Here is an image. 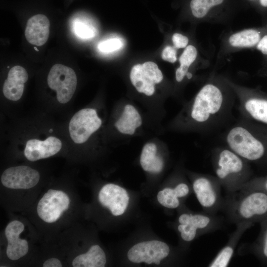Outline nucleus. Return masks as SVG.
Returning <instances> with one entry per match:
<instances>
[{
	"instance_id": "f257e3e1",
	"label": "nucleus",
	"mask_w": 267,
	"mask_h": 267,
	"mask_svg": "<svg viewBox=\"0 0 267 267\" xmlns=\"http://www.w3.org/2000/svg\"><path fill=\"white\" fill-rule=\"evenodd\" d=\"M235 94L227 81L224 84L210 81L199 90L190 106V122L204 134L223 126L232 116Z\"/></svg>"
},
{
	"instance_id": "f03ea898",
	"label": "nucleus",
	"mask_w": 267,
	"mask_h": 267,
	"mask_svg": "<svg viewBox=\"0 0 267 267\" xmlns=\"http://www.w3.org/2000/svg\"><path fill=\"white\" fill-rule=\"evenodd\" d=\"M211 160L215 176L228 194L239 191L250 179L248 161L226 146L214 148Z\"/></svg>"
},
{
	"instance_id": "7ed1b4c3",
	"label": "nucleus",
	"mask_w": 267,
	"mask_h": 267,
	"mask_svg": "<svg viewBox=\"0 0 267 267\" xmlns=\"http://www.w3.org/2000/svg\"><path fill=\"white\" fill-rule=\"evenodd\" d=\"M222 211L229 222L253 223L267 219V193L259 189H241L228 194Z\"/></svg>"
},
{
	"instance_id": "20e7f679",
	"label": "nucleus",
	"mask_w": 267,
	"mask_h": 267,
	"mask_svg": "<svg viewBox=\"0 0 267 267\" xmlns=\"http://www.w3.org/2000/svg\"><path fill=\"white\" fill-rule=\"evenodd\" d=\"M224 139L228 148L248 162L258 161L267 152L266 144L243 118L228 129Z\"/></svg>"
},
{
	"instance_id": "39448f33",
	"label": "nucleus",
	"mask_w": 267,
	"mask_h": 267,
	"mask_svg": "<svg viewBox=\"0 0 267 267\" xmlns=\"http://www.w3.org/2000/svg\"><path fill=\"white\" fill-rule=\"evenodd\" d=\"M219 180L216 176L208 174L196 175L192 181V188L204 212L216 215L222 210L224 198L222 197Z\"/></svg>"
},
{
	"instance_id": "423d86ee",
	"label": "nucleus",
	"mask_w": 267,
	"mask_h": 267,
	"mask_svg": "<svg viewBox=\"0 0 267 267\" xmlns=\"http://www.w3.org/2000/svg\"><path fill=\"white\" fill-rule=\"evenodd\" d=\"M178 230L186 242L193 240L198 235L215 231L221 227L222 221L216 215L204 213L181 214L178 217Z\"/></svg>"
},
{
	"instance_id": "0eeeda50",
	"label": "nucleus",
	"mask_w": 267,
	"mask_h": 267,
	"mask_svg": "<svg viewBox=\"0 0 267 267\" xmlns=\"http://www.w3.org/2000/svg\"><path fill=\"white\" fill-rule=\"evenodd\" d=\"M239 100L238 108L243 118L267 125V98L227 81Z\"/></svg>"
},
{
	"instance_id": "6e6552de",
	"label": "nucleus",
	"mask_w": 267,
	"mask_h": 267,
	"mask_svg": "<svg viewBox=\"0 0 267 267\" xmlns=\"http://www.w3.org/2000/svg\"><path fill=\"white\" fill-rule=\"evenodd\" d=\"M47 81L49 87L56 91L59 102L64 104L70 100L77 84L76 74L73 69L56 64L50 69Z\"/></svg>"
},
{
	"instance_id": "1a4fd4ad",
	"label": "nucleus",
	"mask_w": 267,
	"mask_h": 267,
	"mask_svg": "<svg viewBox=\"0 0 267 267\" xmlns=\"http://www.w3.org/2000/svg\"><path fill=\"white\" fill-rule=\"evenodd\" d=\"M102 121L98 117L95 109H81L72 117L70 121V135L75 143H83L100 127Z\"/></svg>"
},
{
	"instance_id": "9d476101",
	"label": "nucleus",
	"mask_w": 267,
	"mask_h": 267,
	"mask_svg": "<svg viewBox=\"0 0 267 267\" xmlns=\"http://www.w3.org/2000/svg\"><path fill=\"white\" fill-rule=\"evenodd\" d=\"M163 78L157 65L151 61L135 65L130 73V80L133 86L139 92L147 96L153 94L155 84L160 83Z\"/></svg>"
},
{
	"instance_id": "9b49d317",
	"label": "nucleus",
	"mask_w": 267,
	"mask_h": 267,
	"mask_svg": "<svg viewBox=\"0 0 267 267\" xmlns=\"http://www.w3.org/2000/svg\"><path fill=\"white\" fill-rule=\"evenodd\" d=\"M70 202L68 196L63 191L49 189L38 203V215L46 222H55L68 209Z\"/></svg>"
},
{
	"instance_id": "f8f14e48",
	"label": "nucleus",
	"mask_w": 267,
	"mask_h": 267,
	"mask_svg": "<svg viewBox=\"0 0 267 267\" xmlns=\"http://www.w3.org/2000/svg\"><path fill=\"white\" fill-rule=\"evenodd\" d=\"M170 253V248L165 243L152 240L138 243L133 246L128 252L129 260L135 263H152L156 265L167 257Z\"/></svg>"
},
{
	"instance_id": "ddd939ff",
	"label": "nucleus",
	"mask_w": 267,
	"mask_h": 267,
	"mask_svg": "<svg viewBox=\"0 0 267 267\" xmlns=\"http://www.w3.org/2000/svg\"><path fill=\"white\" fill-rule=\"evenodd\" d=\"M39 173L27 166H19L6 169L1 177L3 186L11 189H30L37 184Z\"/></svg>"
},
{
	"instance_id": "4468645a",
	"label": "nucleus",
	"mask_w": 267,
	"mask_h": 267,
	"mask_svg": "<svg viewBox=\"0 0 267 267\" xmlns=\"http://www.w3.org/2000/svg\"><path fill=\"white\" fill-rule=\"evenodd\" d=\"M98 200L115 216L122 215L128 206L129 197L123 188L112 183L104 185L98 194Z\"/></svg>"
},
{
	"instance_id": "2eb2a0df",
	"label": "nucleus",
	"mask_w": 267,
	"mask_h": 267,
	"mask_svg": "<svg viewBox=\"0 0 267 267\" xmlns=\"http://www.w3.org/2000/svg\"><path fill=\"white\" fill-rule=\"evenodd\" d=\"M61 147V140L54 136L48 137L44 140L31 139L26 142L24 155L28 160L36 161L54 155Z\"/></svg>"
},
{
	"instance_id": "dca6fc26",
	"label": "nucleus",
	"mask_w": 267,
	"mask_h": 267,
	"mask_svg": "<svg viewBox=\"0 0 267 267\" xmlns=\"http://www.w3.org/2000/svg\"><path fill=\"white\" fill-rule=\"evenodd\" d=\"M24 229V224L16 220L9 222L5 228V235L8 241L6 253L7 257L11 260H18L28 252V242L19 237Z\"/></svg>"
},
{
	"instance_id": "f3484780",
	"label": "nucleus",
	"mask_w": 267,
	"mask_h": 267,
	"mask_svg": "<svg viewBox=\"0 0 267 267\" xmlns=\"http://www.w3.org/2000/svg\"><path fill=\"white\" fill-rule=\"evenodd\" d=\"M253 224L249 222H242L236 224V228L230 235L227 243L217 253L214 258L208 264V267H227L233 257L237 245L242 235Z\"/></svg>"
},
{
	"instance_id": "a211bd4d",
	"label": "nucleus",
	"mask_w": 267,
	"mask_h": 267,
	"mask_svg": "<svg viewBox=\"0 0 267 267\" xmlns=\"http://www.w3.org/2000/svg\"><path fill=\"white\" fill-rule=\"evenodd\" d=\"M28 79V74L23 67L16 65L9 71L4 81L2 91L4 96L12 101H17L22 97L24 84Z\"/></svg>"
},
{
	"instance_id": "6ab92c4d",
	"label": "nucleus",
	"mask_w": 267,
	"mask_h": 267,
	"mask_svg": "<svg viewBox=\"0 0 267 267\" xmlns=\"http://www.w3.org/2000/svg\"><path fill=\"white\" fill-rule=\"evenodd\" d=\"M50 23L44 15H35L27 21L25 36L32 44L41 46L47 41L49 35Z\"/></svg>"
},
{
	"instance_id": "aec40b11",
	"label": "nucleus",
	"mask_w": 267,
	"mask_h": 267,
	"mask_svg": "<svg viewBox=\"0 0 267 267\" xmlns=\"http://www.w3.org/2000/svg\"><path fill=\"white\" fill-rule=\"evenodd\" d=\"M190 192L189 186L181 182L174 188L167 187L159 191L157 194L158 202L163 206L170 209H175L180 205L179 199L184 198Z\"/></svg>"
},
{
	"instance_id": "412c9836",
	"label": "nucleus",
	"mask_w": 267,
	"mask_h": 267,
	"mask_svg": "<svg viewBox=\"0 0 267 267\" xmlns=\"http://www.w3.org/2000/svg\"><path fill=\"white\" fill-rule=\"evenodd\" d=\"M105 264V253L98 245L91 246L87 252L78 255L72 261L74 267H104Z\"/></svg>"
},
{
	"instance_id": "4be33fe9",
	"label": "nucleus",
	"mask_w": 267,
	"mask_h": 267,
	"mask_svg": "<svg viewBox=\"0 0 267 267\" xmlns=\"http://www.w3.org/2000/svg\"><path fill=\"white\" fill-rule=\"evenodd\" d=\"M157 147L154 143H146L143 147L140 158L142 169L147 172L159 173L163 169L162 158L156 156Z\"/></svg>"
},
{
	"instance_id": "5701e85b",
	"label": "nucleus",
	"mask_w": 267,
	"mask_h": 267,
	"mask_svg": "<svg viewBox=\"0 0 267 267\" xmlns=\"http://www.w3.org/2000/svg\"><path fill=\"white\" fill-rule=\"evenodd\" d=\"M260 39V34L257 30L249 29L232 34L228 43L234 47H251L257 45Z\"/></svg>"
},
{
	"instance_id": "b1692460",
	"label": "nucleus",
	"mask_w": 267,
	"mask_h": 267,
	"mask_svg": "<svg viewBox=\"0 0 267 267\" xmlns=\"http://www.w3.org/2000/svg\"><path fill=\"white\" fill-rule=\"evenodd\" d=\"M197 56V51L194 46L189 45L185 47L179 58L180 66L176 71V80L178 82L182 81Z\"/></svg>"
},
{
	"instance_id": "393cba45",
	"label": "nucleus",
	"mask_w": 267,
	"mask_h": 267,
	"mask_svg": "<svg viewBox=\"0 0 267 267\" xmlns=\"http://www.w3.org/2000/svg\"><path fill=\"white\" fill-rule=\"evenodd\" d=\"M224 0H191L190 8L193 15L198 18L206 15L212 7L221 4Z\"/></svg>"
},
{
	"instance_id": "a878e982",
	"label": "nucleus",
	"mask_w": 267,
	"mask_h": 267,
	"mask_svg": "<svg viewBox=\"0 0 267 267\" xmlns=\"http://www.w3.org/2000/svg\"><path fill=\"white\" fill-rule=\"evenodd\" d=\"M73 28L75 34L80 38L89 39L95 35L94 29L92 26L79 20L74 21Z\"/></svg>"
},
{
	"instance_id": "bb28decb",
	"label": "nucleus",
	"mask_w": 267,
	"mask_h": 267,
	"mask_svg": "<svg viewBox=\"0 0 267 267\" xmlns=\"http://www.w3.org/2000/svg\"><path fill=\"white\" fill-rule=\"evenodd\" d=\"M123 45V42L120 39L114 38L100 42L98 45V48L101 52L107 53L117 50Z\"/></svg>"
},
{
	"instance_id": "cd10ccee",
	"label": "nucleus",
	"mask_w": 267,
	"mask_h": 267,
	"mask_svg": "<svg viewBox=\"0 0 267 267\" xmlns=\"http://www.w3.org/2000/svg\"><path fill=\"white\" fill-rule=\"evenodd\" d=\"M262 234L258 244L255 246L256 251L265 260H267V219L265 220Z\"/></svg>"
},
{
	"instance_id": "c85d7f7f",
	"label": "nucleus",
	"mask_w": 267,
	"mask_h": 267,
	"mask_svg": "<svg viewBox=\"0 0 267 267\" xmlns=\"http://www.w3.org/2000/svg\"><path fill=\"white\" fill-rule=\"evenodd\" d=\"M241 189H259L267 193V178L264 180L250 179Z\"/></svg>"
},
{
	"instance_id": "c756f323",
	"label": "nucleus",
	"mask_w": 267,
	"mask_h": 267,
	"mask_svg": "<svg viewBox=\"0 0 267 267\" xmlns=\"http://www.w3.org/2000/svg\"><path fill=\"white\" fill-rule=\"evenodd\" d=\"M162 58L163 60L171 63H175L177 59V50L171 46H167L162 51Z\"/></svg>"
},
{
	"instance_id": "7c9ffc66",
	"label": "nucleus",
	"mask_w": 267,
	"mask_h": 267,
	"mask_svg": "<svg viewBox=\"0 0 267 267\" xmlns=\"http://www.w3.org/2000/svg\"><path fill=\"white\" fill-rule=\"evenodd\" d=\"M172 41L176 48H181L187 46L188 39L180 34L175 33L172 37Z\"/></svg>"
},
{
	"instance_id": "2f4dec72",
	"label": "nucleus",
	"mask_w": 267,
	"mask_h": 267,
	"mask_svg": "<svg viewBox=\"0 0 267 267\" xmlns=\"http://www.w3.org/2000/svg\"><path fill=\"white\" fill-rule=\"evenodd\" d=\"M257 48L263 54L267 55V35L260 39L257 44Z\"/></svg>"
},
{
	"instance_id": "473e14b6",
	"label": "nucleus",
	"mask_w": 267,
	"mask_h": 267,
	"mask_svg": "<svg viewBox=\"0 0 267 267\" xmlns=\"http://www.w3.org/2000/svg\"><path fill=\"white\" fill-rule=\"evenodd\" d=\"M43 266L44 267H61L62 265L58 259L52 258L46 260L43 264Z\"/></svg>"
},
{
	"instance_id": "72a5a7b5",
	"label": "nucleus",
	"mask_w": 267,
	"mask_h": 267,
	"mask_svg": "<svg viewBox=\"0 0 267 267\" xmlns=\"http://www.w3.org/2000/svg\"><path fill=\"white\" fill-rule=\"evenodd\" d=\"M186 77H187V78L188 79H191V78H192V74L191 73H190V72H188V73L186 74Z\"/></svg>"
},
{
	"instance_id": "f704fd0d",
	"label": "nucleus",
	"mask_w": 267,
	"mask_h": 267,
	"mask_svg": "<svg viewBox=\"0 0 267 267\" xmlns=\"http://www.w3.org/2000/svg\"><path fill=\"white\" fill-rule=\"evenodd\" d=\"M34 48L35 49L36 51H39V50L36 47H34Z\"/></svg>"
},
{
	"instance_id": "c9c22d12",
	"label": "nucleus",
	"mask_w": 267,
	"mask_h": 267,
	"mask_svg": "<svg viewBox=\"0 0 267 267\" xmlns=\"http://www.w3.org/2000/svg\"></svg>"
}]
</instances>
